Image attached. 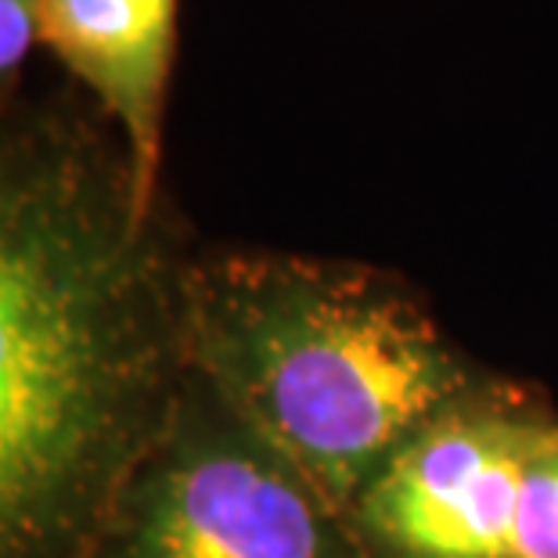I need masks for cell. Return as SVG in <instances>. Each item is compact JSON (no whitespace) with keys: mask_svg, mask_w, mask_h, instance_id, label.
I'll use <instances>...</instances> for the list:
<instances>
[{"mask_svg":"<svg viewBox=\"0 0 558 558\" xmlns=\"http://www.w3.org/2000/svg\"><path fill=\"white\" fill-rule=\"evenodd\" d=\"M198 242L87 94L0 112V558H83L187 383Z\"/></svg>","mask_w":558,"mask_h":558,"instance_id":"6da1fadb","label":"cell"},{"mask_svg":"<svg viewBox=\"0 0 558 558\" xmlns=\"http://www.w3.org/2000/svg\"><path fill=\"white\" fill-rule=\"evenodd\" d=\"M184 325L192 372L347 515L414 436L505 378L361 259L198 245Z\"/></svg>","mask_w":558,"mask_h":558,"instance_id":"7a4b0ae2","label":"cell"},{"mask_svg":"<svg viewBox=\"0 0 558 558\" xmlns=\"http://www.w3.org/2000/svg\"><path fill=\"white\" fill-rule=\"evenodd\" d=\"M83 558H367L347 512L306 483L206 378L181 400Z\"/></svg>","mask_w":558,"mask_h":558,"instance_id":"3957f363","label":"cell"},{"mask_svg":"<svg viewBox=\"0 0 558 558\" xmlns=\"http://www.w3.org/2000/svg\"><path fill=\"white\" fill-rule=\"evenodd\" d=\"M555 418L501 378L418 433L350 508L367 558H515L522 469Z\"/></svg>","mask_w":558,"mask_h":558,"instance_id":"277c9868","label":"cell"},{"mask_svg":"<svg viewBox=\"0 0 558 558\" xmlns=\"http://www.w3.org/2000/svg\"><path fill=\"white\" fill-rule=\"evenodd\" d=\"M177 19L181 0H37L40 44L120 130L148 192H162Z\"/></svg>","mask_w":558,"mask_h":558,"instance_id":"5b68a950","label":"cell"},{"mask_svg":"<svg viewBox=\"0 0 558 558\" xmlns=\"http://www.w3.org/2000/svg\"><path fill=\"white\" fill-rule=\"evenodd\" d=\"M515 558H558V414L544 425L522 469Z\"/></svg>","mask_w":558,"mask_h":558,"instance_id":"8992f818","label":"cell"},{"mask_svg":"<svg viewBox=\"0 0 558 558\" xmlns=\"http://www.w3.org/2000/svg\"><path fill=\"white\" fill-rule=\"evenodd\" d=\"M37 33V0H0V112L22 94Z\"/></svg>","mask_w":558,"mask_h":558,"instance_id":"52a82bcc","label":"cell"}]
</instances>
